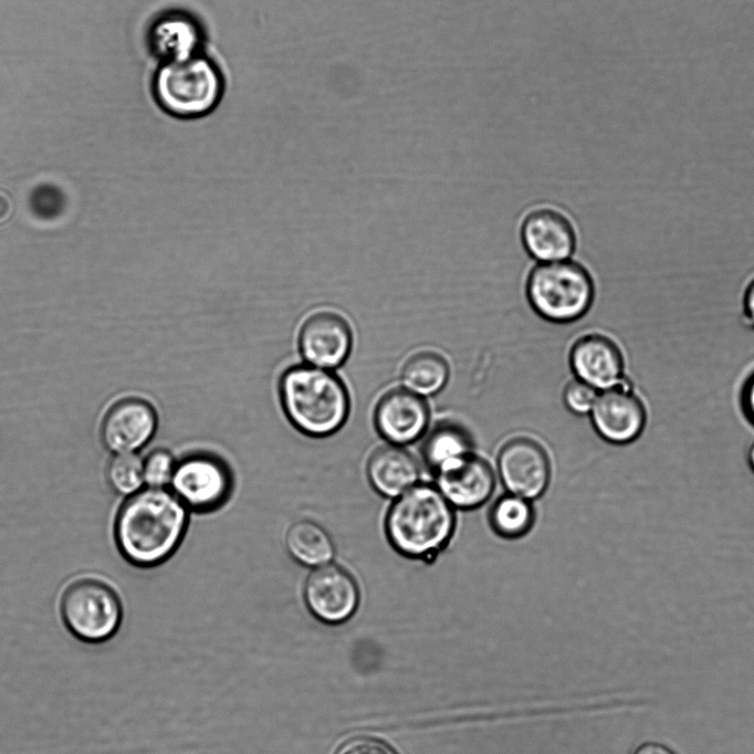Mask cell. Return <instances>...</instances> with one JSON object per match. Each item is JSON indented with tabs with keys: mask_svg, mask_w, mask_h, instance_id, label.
<instances>
[{
	"mask_svg": "<svg viewBox=\"0 0 754 754\" xmlns=\"http://www.w3.org/2000/svg\"><path fill=\"white\" fill-rule=\"evenodd\" d=\"M189 513L169 488L144 486L124 498L116 510L113 538L117 552L137 568L164 564L179 548Z\"/></svg>",
	"mask_w": 754,
	"mask_h": 754,
	"instance_id": "cell-1",
	"label": "cell"
},
{
	"mask_svg": "<svg viewBox=\"0 0 754 754\" xmlns=\"http://www.w3.org/2000/svg\"><path fill=\"white\" fill-rule=\"evenodd\" d=\"M455 513L434 483L421 481L392 500L384 520L386 538L402 557L432 563L454 535Z\"/></svg>",
	"mask_w": 754,
	"mask_h": 754,
	"instance_id": "cell-2",
	"label": "cell"
},
{
	"mask_svg": "<svg viewBox=\"0 0 754 754\" xmlns=\"http://www.w3.org/2000/svg\"><path fill=\"white\" fill-rule=\"evenodd\" d=\"M282 410L302 434L327 438L339 431L350 413L343 380L328 369L308 364L287 368L279 380Z\"/></svg>",
	"mask_w": 754,
	"mask_h": 754,
	"instance_id": "cell-3",
	"label": "cell"
},
{
	"mask_svg": "<svg viewBox=\"0 0 754 754\" xmlns=\"http://www.w3.org/2000/svg\"><path fill=\"white\" fill-rule=\"evenodd\" d=\"M223 86L218 66L199 53L182 61L161 63L154 76L153 93L164 112L192 119L216 108Z\"/></svg>",
	"mask_w": 754,
	"mask_h": 754,
	"instance_id": "cell-4",
	"label": "cell"
},
{
	"mask_svg": "<svg viewBox=\"0 0 754 754\" xmlns=\"http://www.w3.org/2000/svg\"><path fill=\"white\" fill-rule=\"evenodd\" d=\"M526 299L542 318L558 324L582 318L595 299V283L589 271L573 260L535 265L525 284Z\"/></svg>",
	"mask_w": 754,
	"mask_h": 754,
	"instance_id": "cell-5",
	"label": "cell"
},
{
	"mask_svg": "<svg viewBox=\"0 0 754 754\" xmlns=\"http://www.w3.org/2000/svg\"><path fill=\"white\" fill-rule=\"evenodd\" d=\"M60 616L69 632L86 643H102L118 631L123 604L106 580L83 576L70 582L60 596Z\"/></svg>",
	"mask_w": 754,
	"mask_h": 754,
	"instance_id": "cell-6",
	"label": "cell"
},
{
	"mask_svg": "<svg viewBox=\"0 0 754 754\" xmlns=\"http://www.w3.org/2000/svg\"><path fill=\"white\" fill-rule=\"evenodd\" d=\"M234 488L233 472L220 455L196 451L177 460L169 484L182 504L197 514L221 509L231 498Z\"/></svg>",
	"mask_w": 754,
	"mask_h": 754,
	"instance_id": "cell-7",
	"label": "cell"
},
{
	"mask_svg": "<svg viewBox=\"0 0 754 754\" xmlns=\"http://www.w3.org/2000/svg\"><path fill=\"white\" fill-rule=\"evenodd\" d=\"M597 436L612 446L636 442L648 425V408L632 384L625 381L599 391L589 413Z\"/></svg>",
	"mask_w": 754,
	"mask_h": 754,
	"instance_id": "cell-8",
	"label": "cell"
},
{
	"mask_svg": "<svg viewBox=\"0 0 754 754\" xmlns=\"http://www.w3.org/2000/svg\"><path fill=\"white\" fill-rule=\"evenodd\" d=\"M496 474L506 492L534 501L547 490L552 463L546 449L530 437H514L499 450Z\"/></svg>",
	"mask_w": 754,
	"mask_h": 754,
	"instance_id": "cell-9",
	"label": "cell"
},
{
	"mask_svg": "<svg viewBox=\"0 0 754 754\" xmlns=\"http://www.w3.org/2000/svg\"><path fill=\"white\" fill-rule=\"evenodd\" d=\"M158 413L147 399L128 395L112 401L100 422V439L112 454L137 453L155 437Z\"/></svg>",
	"mask_w": 754,
	"mask_h": 754,
	"instance_id": "cell-10",
	"label": "cell"
},
{
	"mask_svg": "<svg viewBox=\"0 0 754 754\" xmlns=\"http://www.w3.org/2000/svg\"><path fill=\"white\" fill-rule=\"evenodd\" d=\"M303 597L314 618L336 626L355 615L360 591L355 577L346 568L331 562L312 568L304 582Z\"/></svg>",
	"mask_w": 754,
	"mask_h": 754,
	"instance_id": "cell-11",
	"label": "cell"
},
{
	"mask_svg": "<svg viewBox=\"0 0 754 754\" xmlns=\"http://www.w3.org/2000/svg\"><path fill=\"white\" fill-rule=\"evenodd\" d=\"M373 421L386 443L407 447L422 440L429 430L430 407L426 398L397 387L379 398Z\"/></svg>",
	"mask_w": 754,
	"mask_h": 754,
	"instance_id": "cell-12",
	"label": "cell"
},
{
	"mask_svg": "<svg viewBox=\"0 0 754 754\" xmlns=\"http://www.w3.org/2000/svg\"><path fill=\"white\" fill-rule=\"evenodd\" d=\"M570 370L598 391L611 388L626 378V359L620 346L601 333L578 337L568 355Z\"/></svg>",
	"mask_w": 754,
	"mask_h": 754,
	"instance_id": "cell-13",
	"label": "cell"
},
{
	"mask_svg": "<svg viewBox=\"0 0 754 754\" xmlns=\"http://www.w3.org/2000/svg\"><path fill=\"white\" fill-rule=\"evenodd\" d=\"M353 335L346 320L339 314L321 311L308 316L300 329V352L308 365L334 369L348 357Z\"/></svg>",
	"mask_w": 754,
	"mask_h": 754,
	"instance_id": "cell-14",
	"label": "cell"
},
{
	"mask_svg": "<svg viewBox=\"0 0 754 754\" xmlns=\"http://www.w3.org/2000/svg\"><path fill=\"white\" fill-rule=\"evenodd\" d=\"M521 239L528 255L541 263L567 260L576 248V233L566 216L552 208L527 213Z\"/></svg>",
	"mask_w": 754,
	"mask_h": 754,
	"instance_id": "cell-15",
	"label": "cell"
},
{
	"mask_svg": "<svg viewBox=\"0 0 754 754\" xmlns=\"http://www.w3.org/2000/svg\"><path fill=\"white\" fill-rule=\"evenodd\" d=\"M434 485L448 502L461 511L484 505L493 495L496 473L492 465L475 452L453 468L433 475Z\"/></svg>",
	"mask_w": 754,
	"mask_h": 754,
	"instance_id": "cell-16",
	"label": "cell"
},
{
	"mask_svg": "<svg viewBox=\"0 0 754 754\" xmlns=\"http://www.w3.org/2000/svg\"><path fill=\"white\" fill-rule=\"evenodd\" d=\"M366 475L377 494L394 500L421 482V465L406 447L386 443L369 455Z\"/></svg>",
	"mask_w": 754,
	"mask_h": 754,
	"instance_id": "cell-17",
	"label": "cell"
},
{
	"mask_svg": "<svg viewBox=\"0 0 754 754\" xmlns=\"http://www.w3.org/2000/svg\"><path fill=\"white\" fill-rule=\"evenodd\" d=\"M150 46L165 62L182 61L200 52L202 30L186 12H169L159 18L150 30Z\"/></svg>",
	"mask_w": 754,
	"mask_h": 754,
	"instance_id": "cell-18",
	"label": "cell"
},
{
	"mask_svg": "<svg viewBox=\"0 0 754 754\" xmlns=\"http://www.w3.org/2000/svg\"><path fill=\"white\" fill-rule=\"evenodd\" d=\"M474 452L471 433L452 420H441L422 438L421 458L432 475L453 468Z\"/></svg>",
	"mask_w": 754,
	"mask_h": 754,
	"instance_id": "cell-19",
	"label": "cell"
},
{
	"mask_svg": "<svg viewBox=\"0 0 754 754\" xmlns=\"http://www.w3.org/2000/svg\"><path fill=\"white\" fill-rule=\"evenodd\" d=\"M284 545L293 561L310 568L331 563L335 555V544L329 533L310 519L290 524Z\"/></svg>",
	"mask_w": 754,
	"mask_h": 754,
	"instance_id": "cell-20",
	"label": "cell"
},
{
	"mask_svg": "<svg viewBox=\"0 0 754 754\" xmlns=\"http://www.w3.org/2000/svg\"><path fill=\"white\" fill-rule=\"evenodd\" d=\"M450 376L449 363L434 350H419L410 355L401 367L402 387L423 397L434 396L447 385Z\"/></svg>",
	"mask_w": 754,
	"mask_h": 754,
	"instance_id": "cell-21",
	"label": "cell"
},
{
	"mask_svg": "<svg viewBox=\"0 0 754 754\" xmlns=\"http://www.w3.org/2000/svg\"><path fill=\"white\" fill-rule=\"evenodd\" d=\"M535 519L533 501L509 492L494 501L488 514L491 530L504 540H517L527 535Z\"/></svg>",
	"mask_w": 754,
	"mask_h": 754,
	"instance_id": "cell-22",
	"label": "cell"
},
{
	"mask_svg": "<svg viewBox=\"0 0 754 754\" xmlns=\"http://www.w3.org/2000/svg\"><path fill=\"white\" fill-rule=\"evenodd\" d=\"M105 479L118 495L127 498L144 488L143 459L137 453L113 454L105 468Z\"/></svg>",
	"mask_w": 754,
	"mask_h": 754,
	"instance_id": "cell-23",
	"label": "cell"
},
{
	"mask_svg": "<svg viewBox=\"0 0 754 754\" xmlns=\"http://www.w3.org/2000/svg\"><path fill=\"white\" fill-rule=\"evenodd\" d=\"M177 460L166 448H155L143 458L145 486L168 488Z\"/></svg>",
	"mask_w": 754,
	"mask_h": 754,
	"instance_id": "cell-24",
	"label": "cell"
},
{
	"mask_svg": "<svg viewBox=\"0 0 754 754\" xmlns=\"http://www.w3.org/2000/svg\"><path fill=\"white\" fill-rule=\"evenodd\" d=\"M599 391L590 385L573 379L563 391L565 407L576 416H589Z\"/></svg>",
	"mask_w": 754,
	"mask_h": 754,
	"instance_id": "cell-25",
	"label": "cell"
},
{
	"mask_svg": "<svg viewBox=\"0 0 754 754\" xmlns=\"http://www.w3.org/2000/svg\"><path fill=\"white\" fill-rule=\"evenodd\" d=\"M60 189L43 185L32 191L30 206L33 212L42 218H51L60 213L63 207Z\"/></svg>",
	"mask_w": 754,
	"mask_h": 754,
	"instance_id": "cell-26",
	"label": "cell"
},
{
	"mask_svg": "<svg viewBox=\"0 0 754 754\" xmlns=\"http://www.w3.org/2000/svg\"><path fill=\"white\" fill-rule=\"evenodd\" d=\"M335 754H398L395 748L381 739L370 735H357L343 742Z\"/></svg>",
	"mask_w": 754,
	"mask_h": 754,
	"instance_id": "cell-27",
	"label": "cell"
},
{
	"mask_svg": "<svg viewBox=\"0 0 754 754\" xmlns=\"http://www.w3.org/2000/svg\"><path fill=\"white\" fill-rule=\"evenodd\" d=\"M737 404L744 420L754 428V370L743 380L737 396Z\"/></svg>",
	"mask_w": 754,
	"mask_h": 754,
	"instance_id": "cell-28",
	"label": "cell"
},
{
	"mask_svg": "<svg viewBox=\"0 0 754 754\" xmlns=\"http://www.w3.org/2000/svg\"><path fill=\"white\" fill-rule=\"evenodd\" d=\"M743 312L746 322L754 329V276L748 281L745 286L743 299Z\"/></svg>",
	"mask_w": 754,
	"mask_h": 754,
	"instance_id": "cell-29",
	"label": "cell"
},
{
	"mask_svg": "<svg viewBox=\"0 0 754 754\" xmlns=\"http://www.w3.org/2000/svg\"><path fill=\"white\" fill-rule=\"evenodd\" d=\"M632 754H676L669 746L659 742H645Z\"/></svg>",
	"mask_w": 754,
	"mask_h": 754,
	"instance_id": "cell-30",
	"label": "cell"
},
{
	"mask_svg": "<svg viewBox=\"0 0 754 754\" xmlns=\"http://www.w3.org/2000/svg\"><path fill=\"white\" fill-rule=\"evenodd\" d=\"M746 463L754 474V440L750 443L746 450Z\"/></svg>",
	"mask_w": 754,
	"mask_h": 754,
	"instance_id": "cell-31",
	"label": "cell"
}]
</instances>
